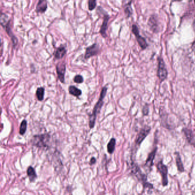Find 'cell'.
I'll list each match as a JSON object with an SVG mask.
<instances>
[{"label":"cell","mask_w":195,"mask_h":195,"mask_svg":"<svg viewBox=\"0 0 195 195\" xmlns=\"http://www.w3.org/2000/svg\"><path fill=\"white\" fill-rule=\"evenodd\" d=\"M27 129V121L26 120H24L20 125L19 127V134L21 135H24Z\"/></svg>","instance_id":"cell-22"},{"label":"cell","mask_w":195,"mask_h":195,"mask_svg":"<svg viewBox=\"0 0 195 195\" xmlns=\"http://www.w3.org/2000/svg\"><path fill=\"white\" fill-rule=\"evenodd\" d=\"M96 7V1L89 0L88 1V8L89 10H93Z\"/></svg>","instance_id":"cell-23"},{"label":"cell","mask_w":195,"mask_h":195,"mask_svg":"<svg viewBox=\"0 0 195 195\" xmlns=\"http://www.w3.org/2000/svg\"><path fill=\"white\" fill-rule=\"evenodd\" d=\"M151 129V127L148 125H145L141 129L135 141L136 145H140V144L144 140V139L147 138L148 134L150 132Z\"/></svg>","instance_id":"cell-7"},{"label":"cell","mask_w":195,"mask_h":195,"mask_svg":"<svg viewBox=\"0 0 195 195\" xmlns=\"http://www.w3.org/2000/svg\"><path fill=\"white\" fill-rule=\"evenodd\" d=\"M96 162V159L95 157H92L90 160V164H95Z\"/></svg>","instance_id":"cell-26"},{"label":"cell","mask_w":195,"mask_h":195,"mask_svg":"<svg viewBox=\"0 0 195 195\" xmlns=\"http://www.w3.org/2000/svg\"><path fill=\"white\" fill-rule=\"evenodd\" d=\"M69 92L71 95L75 97H79L82 94V91L75 86L71 85L69 87Z\"/></svg>","instance_id":"cell-18"},{"label":"cell","mask_w":195,"mask_h":195,"mask_svg":"<svg viewBox=\"0 0 195 195\" xmlns=\"http://www.w3.org/2000/svg\"><path fill=\"white\" fill-rule=\"evenodd\" d=\"M115 146H116V139L112 138L107 145V150L110 154H112L113 153L115 149Z\"/></svg>","instance_id":"cell-19"},{"label":"cell","mask_w":195,"mask_h":195,"mask_svg":"<svg viewBox=\"0 0 195 195\" xmlns=\"http://www.w3.org/2000/svg\"><path fill=\"white\" fill-rule=\"evenodd\" d=\"M131 172L133 173L136 178L138 179L139 181H141L143 184V186H145L148 182H147V177L145 174H144L141 171L140 168L138 165L132 162L131 165Z\"/></svg>","instance_id":"cell-3"},{"label":"cell","mask_w":195,"mask_h":195,"mask_svg":"<svg viewBox=\"0 0 195 195\" xmlns=\"http://www.w3.org/2000/svg\"><path fill=\"white\" fill-rule=\"evenodd\" d=\"M67 53V49L65 47L61 45L60 47L57 48L56 51L54 52V56L56 59H61L64 57Z\"/></svg>","instance_id":"cell-15"},{"label":"cell","mask_w":195,"mask_h":195,"mask_svg":"<svg viewBox=\"0 0 195 195\" xmlns=\"http://www.w3.org/2000/svg\"><path fill=\"white\" fill-rule=\"evenodd\" d=\"M50 139V136L48 134H43L36 135L32 139V144L37 147L43 148L47 147V144Z\"/></svg>","instance_id":"cell-2"},{"label":"cell","mask_w":195,"mask_h":195,"mask_svg":"<svg viewBox=\"0 0 195 195\" xmlns=\"http://www.w3.org/2000/svg\"><path fill=\"white\" fill-rule=\"evenodd\" d=\"M99 52V47L97 45V44L95 43L86 49L85 54L84 56L85 58L88 59L91 57L95 56L98 54Z\"/></svg>","instance_id":"cell-8"},{"label":"cell","mask_w":195,"mask_h":195,"mask_svg":"<svg viewBox=\"0 0 195 195\" xmlns=\"http://www.w3.org/2000/svg\"><path fill=\"white\" fill-rule=\"evenodd\" d=\"M57 76L62 83L65 82V75L66 71V64L63 62L58 63L56 65Z\"/></svg>","instance_id":"cell-9"},{"label":"cell","mask_w":195,"mask_h":195,"mask_svg":"<svg viewBox=\"0 0 195 195\" xmlns=\"http://www.w3.org/2000/svg\"><path fill=\"white\" fill-rule=\"evenodd\" d=\"M176 156V162L177 170L180 172H184L185 169L183 165V164L181 161V156L179 152H175V153Z\"/></svg>","instance_id":"cell-16"},{"label":"cell","mask_w":195,"mask_h":195,"mask_svg":"<svg viewBox=\"0 0 195 195\" xmlns=\"http://www.w3.org/2000/svg\"><path fill=\"white\" fill-rule=\"evenodd\" d=\"M110 19V16L108 14H105L104 17V19L102 25L100 29V33L102 35L103 37H106L107 36L106 35V30L108 28V23Z\"/></svg>","instance_id":"cell-12"},{"label":"cell","mask_w":195,"mask_h":195,"mask_svg":"<svg viewBox=\"0 0 195 195\" xmlns=\"http://www.w3.org/2000/svg\"></svg>","instance_id":"cell-27"},{"label":"cell","mask_w":195,"mask_h":195,"mask_svg":"<svg viewBox=\"0 0 195 195\" xmlns=\"http://www.w3.org/2000/svg\"><path fill=\"white\" fill-rule=\"evenodd\" d=\"M44 93H45V89L43 87H39L37 89L36 94L37 98L39 101H41L44 100Z\"/></svg>","instance_id":"cell-20"},{"label":"cell","mask_w":195,"mask_h":195,"mask_svg":"<svg viewBox=\"0 0 195 195\" xmlns=\"http://www.w3.org/2000/svg\"><path fill=\"white\" fill-rule=\"evenodd\" d=\"M132 33L136 36L137 41H138V45H140V47H141V48L143 50H144V49H145L146 48H147L148 45L145 39L143 37L141 36H140V33H139L138 27L135 24H133V25H132Z\"/></svg>","instance_id":"cell-6"},{"label":"cell","mask_w":195,"mask_h":195,"mask_svg":"<svg viewBox=\"0 0 195 195\" xmlns=\"http://www.w3.org/2000/svg\"><path fill=\"white\" fill-rule=\"evenodd\" d=\"M73 81H75V82H76L78 84H81L82 82H83L84 78L82 76L80 75H78L74 77Z\"/></svg>","instance_id":"cell-24"},{"label":"cell","mask_w":195,"mask_h":195,"mask_svg":"<svg viewBox=\"0 0 195 195\" xmlns=\"http://www.w3.org/2000/svg\"><path fill=\"white\" fill-rule=\"evenodd\" d=\"M107 92V87L104 86L101 90L100 93V97L97 103L96 104L93 110V112L90 116L89 117V126L90 128H93L95 125L96 119L97 117V114L100 113V110L101 109L103 105L104 104V99L106 94Z\"/></svg>","instance_id":"cell-1"},{"label":"cell","mask_w":195,"mask_h":195,"mask_svg":"<svg viewBox=\"0 0 195 195\" xmlns=\"http://www.w3.org/2000/svg\"><path fill=\"white\" fill-rule=\"evenodd\" d=\"M157 151V147H155L153 149L152 151L148 155L147 159L145 164V167L149 172L151 170L152 167L153 165V160L156 156Z\"/></svg>","instance_id":"cell-10"},{"label":"cell","mask_w":195,"mask_h":195,"mask_svg":"<svg viewBox=\"0 0 195 195\" xmlns=\"http://www.w3.org/2000/svg\"><path fill=\"white\" fill-rule=\"evenodd\" d=\"M148 113H149V107L148 105H146L143 107V113L144 116H147Z\"/></svg>","instance_id":"cell-25"},{"label":"cell","mask_w":195,"mask_h":195,"mask_svg":"<svg viewBox=\"0 0 195 195\" xmlns=\"http://www.w3.org/2000/svg\"><path fill=\"white\" fill-rule=\"evenodd\" d=\"M48 8V2L45 0H40L36 6V12L37 13H44Z\"/></svg>","instance_id":"cell-14"},{"label":"cell","mask_w":195,"mask_h":195,"mask_svg":"<svg viewBox=\"0 0 195 195\" xmlns=\"http://www.w3.org/2000/svg\"><path fill=\"white\" fill-rule=\"evenodd\" d=\"M148 25L149 26L153 32H157L158 31V21L157 18L155 15H152L151 16L148 21Z\"/></svg>","instance_id":"cell-13"},{"label":"cell","mask_w":195,"mask_h":195,"mask_svg":"<svg viewBox=\"0 0 195 195\" xmlns=\"http://www.w3.org/2000/svg\"><path fill=\"white\" fill-rule=\"evenodd\" d=\"M183 132L184 133L188 141L195 147V136L192 131L188 128H184Z\"/></svg>","instance_id":"cell-11"},{"label":"cell","mask_w":195,"mask_h":195,"mask_svg":"<svg viewBox=\"0 0 195 195\" xmlns=\"http://www.w3.org/2000/svg\"><path fill=\"white\" fill-rule=\"evenodd\" d=\"M158 171L162 176V184L164 186H165L168 184V168L163 164L162 161L158 162L157 165Z\"/></svg>","instance_id":"cell-5"},{"label":"cell","mask_w":195,"mask_h":195,"mask_svg":"<svg viewBox=\"0 0 195 195\" xmlns=\"http://www.w3.org/2000/svg\"><path fill=\"white\" fill-rule=\"evenodd\" d=\"M131 3H132V2L131 1L129 2L128 4H127L125 6V8L124 9L125 13L127 15V17H131L133 13V10H132V7H131Z\"/></svg>","instance_id":"cell-21"},{"label":"cell","mask_w":195,"mask_h":195,"mask_svg":"<svg viewBox=\"0 0 195 195\" xmlns=\"http://www.w3.org/2000/svg\"><path fill=\"white\" fill-rule=\"evenodd\" d=\"M27 175L30 182H34L37 179V176L33 168L31 166L28 167L27 169Z\"/></svg>","instance_id":"cell-17"},{"label":"cell","mask_w":195,"mask_h":195,"mask_svg":"<svg viewBox=\"0 0 195 195\" xmlns=\"http://www.w3.org/2000/svg\"><path fill=\"white\" fill-rule=\"evenodd\" d=\"M158 60V67H157V75L158 78L161 81H164L167 79L168 76V71H167L165 62L163 59L161 57L157 58Z\"/></svg>","instance_id":"cell-4"}]
</instances>
